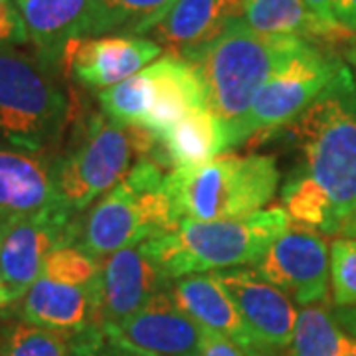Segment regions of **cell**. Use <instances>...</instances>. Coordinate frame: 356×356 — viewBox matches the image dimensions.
Instances as JSON below:
<instances>
[{
	"mask_svg": "<svg viewBox=\"0 0 356 356\" xmlns=\"http://www.w3.org/2000/svg\"><path fill=\"white\" fill-rule=\"evenodd\" d=\"M281 198L285 212L295 224L323 234H339L327 194L305 175L291 172L283 184Z\"/></svg>",
	"mask_w": 356,
	"mask_h": 356,
	"instance_id": "484cf974",
	"label": "cell"
},
{
	"mask_svg": "<svg viewBox=\"0 0 356 356\" xmlns=\"http://www.w3.org/2000/svg\"><path fill=\"white\" fill-rule=\"evenodd\" d=\"M163 56V48L147 36L113 34L83 38L70 46L62 70L89 89H107L139 74Z\"/></svg>",
	"mask_w": 356,
	"mask_h": 356,
	"instance_id": "4fadbf2b",
	"label": "cell"
},
{
	"mask_svg": "<svg viewBox=\"0 0 356 356\" xmlns=\"http://www.w3.org/2000/svg\"><path fill=\"white\" fill-rule=\"evenodd\" d=\"M245 0H175L165 18L145 36L180 60H188L243 20Z\"/></svg>",
	"mask_w": 356,
	"mask_h": 356,
	"instance_id": "5bb4252c",
	"label": "cell"
},
{
	"mask_svg": "<svg viewBox=\"0 0 356 356\" xmlns=\"http://www.w3.org/2000/svg\"><path fill=\"white\" fill-rule=\"evenodd\" d=\"M280 180L273 156L222 153L204 165L172 168L165 177V191L178 224L240 220L261 212Z\"/></svg>",
	"mask_w": 356,
	"mask_h": 356,
	"instance_id": "5b68a950",
	"label": "cell"
},
{
	"mask_svg": "<svg viewBox=\"0 0 356 356\" xmlns=\"http://www.w3.org/2000/svg\"><path fill=\"white\" fill-rule=\"evenodd\" d=\"M156 137L145 127H125L103 113H93L76 131L64 156L54 163L56 204L70 216L127 177L133 159H154Z\"/></svg>",
	"mask_w": 356,
	"mask_h": 356,
	"instance_id": "8992f818",
	"label": "cell"
},
{
	"mask_svg": "<svg viewBox=\"0 0 356 356\" xmlns=\"http://www.w3.org/2000/svg\"><path fill=\"white\" fill-rule=\"evenodd\" d=\"M175 0H89L88 38L145 36L170 10Z\"/></svg>",
	"mask_w": 356,
	"mask_h": 356,
	"instance_id": "603a6c76",
	"label": "cell"
},
{
	"mask_svg": "<svg viewBox=\"0 0 356 356\" xmlns=\"http://www.w3.org/2000/svg\"><path fill=\"white\" fill-rule=\"evenodd\" d=\"M20 299V318L26 323L70 334L103 329L99 280L72 285L40 275Z\"/></svg>",
	"mask_w": 356,
	"mask_h": 356,
	"instance_id": "9a60e30c",
	"label": "cell"
},
{
	"mask_svg": "<svg viewBox=\"0 0 356 356\" xmlns=\"http://www.w3.org/2000/svg\"><path fill=\"white\" fill-rule=\"evenodd\" d=\"M13 295L8 293V289H0V307L8 305V303H13Z\"/></svg>",
	"mask_w": 356,
	"mask_h": 356,
	"instance_id": "8d00e7d4",
	"label": "cell"
},
{
	"mask_svg": "<svg viewBox=\"0 0 356 356\" xmlns=\"http://www.w3.org/2000/svg\"><path fill=\"white\" fill-rule=\"evenodd\" d=\"M200 356H254L252 353L243 350L242 346L232 343L229 339L216 334V332L206 331L202 343V353Z\"/></svg>",
	"mask_w": 356,
	"mask_h": 356,
	"instance_id": "1f68e13d",
	"label": "cell"
},
{
	"mask_svg": "<svg viewBox=\"0 0 356 356\" xmlns=\"http://www.w3.org/2000/svg\"><path fill=\"white\" fill-rule=\"evenodd\" d=\"M0 356H74V334L26 321L0 329Z\"/></svg>",
	"mask_w": 356,
	"mask_h": 356,
	"instance_id": "4316f807",
	"label": "cell"
},
{
	"mask_svg": "<svg viewBox=\"0 0 356 356\" xmlns=\"http://www.w3.org/2000/svg\"><path fill=\"white\" fill-rule=\"evenodd\" d=\"M228 131L206 105L192 109L165 133L156 135L154 163L180 168L204 165L228 151Z\"/></svg>",
	"mask_w": 356,
	"mask_h": 356,
	"instance_id": "ffe728a7",
	"label": "cell"
},
{
	"mask_svg": "<svg viewBox=\"0 0 356 356\" xmlns=\"http://www.w3.org/2000/svg\"><path fill=\"white\" fill-rule=\"evenodd\" d=\"M339 234L344 236V238H353V240H356V206L355 210H353V214L346 218V222L343 224V228H341Z\"/></svg>",
	"mask_w": 356,
	"mask_h": 356,
	"instance_id": "d590c367",
	"label": "cell"
},
{
	"mask_svg": "<svg viewBox=\"0 0 356 356\" xmlns=\"http://www.w3.org/2000/svg\"><path fill=\"white\" fill-rule=\"evenodd\" d=\"M348 62L355 65V81H356V58H348Z\"/></svg>",
	"mask_w": 356,
	"mask_h": 356,
	"instance_id": "60d3db41",
	"label": "cell"
},
{
	"mask_svg": "<svg viewBox=\"0 0 356 356\" xmlns=\"http://www.w3.org/2000/svg\"><path fill=\"white\" fill-rule=\"evenodd\" d=\"M305 44L297 36L261 34L240 20L184 60L200 77L206 107L228 131V145L255 93Z\"/></svg>",
	"mask_w": 356,
	"mask_h": 356,
	"instance_id": "7a4b0ae2",
	"label": "cell"
},
{
	"mask_svg": "<svg viewBox=\"0 0 356 356\" xmlns=\"http://www.w3.org/2000/svg\"><path fill=\"white\" fill-rule=\"evenodd\" d=\"M99 266L103 325L135 315L170 283L165 271L145 252L143 243L103 257Z\"/></svg>",
	"mask_w": 356,
	"mask_h": 356,
	"instance_id": "2e32d148",
	"label": "cell"
},
{
	"mask_svg": "<svg viewBox=\"0 0 356 356\" xmlns=\"http://www.w3.org/2000/svg\"><path fill=\"white\" fill-rule=\"evenodd\" d=\"M332 14H334L337 24L356 34V0H334Z\"/></svg>",
	"mask_w": 356,
	"mask_h": 356,
	"instance_id": "d6a6232c",
	"label": "cell"
},
{
	"mask_svg": "<svg viewBox=\"0 0 356 356\" xmlns=\"http://www.w3.org/2000/svg\"><path fill=\"white\" fill-rule=\"evenodd\" d=\"M0 289H6V285H4V275H2V267H0Z\"/></svg>",
	"mask_w": 356,
	"mask_h": 356,
	"instance_id": "f35d334b",
	"label": "cell"
},
{
	"mask_svg": "<svg viewBox=\"0 0 356 356\" xmlns=\"http://www.w3.org/2000/svg\"><path fill=\"white\" fill-rule=\"evenodd\" d=\"M346 58H356V46L353 48V50H348V54H346Z\"/></svg>",
	"mask_w": 356,
	"mask_h": 356,
	"instance_id": "ab89813d",
	"label": "cell"
},
{
	"mask_svg": "<svg viewBox=\"0 0 356 356\" xmlns=\"http://www.w3.org/2000/svg\"><path fill=\"white\" fill-rule=\"evenodd\" d=\"M70 119L58 70L13 46H0V143L50 153Z\"/></svg>",
	"mask_w": 356,
	"mask_h": 356,
	"instance_id": "52a82bcc",
	"label": "cell"
},
{
	"mask_svg": "<svg viewBox=\"0 0 356 356\" xmlns=\"http://www.w3.org/2000/svg\"><path fill=\"white\" fill-rule=\"evenodd\" d=\"M337 323L353 341H356V307H337L332 311Z\"/></svg>",
	"mask_w": 356,
	"mask_h": 356,
	"instance_id": "e575fe53",
	"label": "cell"
},
{
	"mask_svg": "<svg viewBox=\"0 0 356 356\" xmlns=\"http://www.w3.org/2000/svg\"><path fill=\"white\" fill-rule=\"evenodd\" d=\"M28 32L16 0H0V46L26 44Z\"/></svg>",
	"mask_w": 356,
	"mask_h": 356,
	"instance_id": "f546056e",
	"label": "cell"
},
{
	"mask_svg": "<svg viewBox=\"0 0 356 356\" xmlns=\"http://www.w3.org/2000/svg\"><path fill=\"white\" fill-rule=\"evenodd\" d=\"M102 331L109 343L139 356H200L206 334L175 303L168 287L156 293L135 315L107 323Z\"/></svg>",
	"mask_w": 356,
	"mask_h": 356,
	"instance_id": "30bf717a",
	"label": "cell"
},
{
	"mask_svg": "<svg viewBox=\"0 0 356 356\" xmlns=\"http://www.w3.org/2000/svg\"><path fill=\"white\" fill-rule=\"evenodd\" d=\"M254 271L299 305L327 303L331 248L315 229L291 226L255 261Z\"/></svg>",
	"mask_w": 356,
	"mask_h": 356,
	"instance_id": "9c48e42d",
	"label": "cell"
},
{
	"mask_svg": "<svg viewBox=\"0 0 356 356\" xmlns=\"http://www.w3.org/2000/svg\"><path fill=\"white\" fill-rule=\"evenodd\" d=\"M243 20L250 28L273 36H297L311 44L353 40V32L323 24L303 0H245Z\"/></svg>",
	"mask_w": 356,
	"mask_h": 356,
	"instance_id": "7402d4cb",
	"label": "cell"
},
{
	"mask_svg": "<svg viewBox=\"0 0 356 356\" xmlns=\"http://www.w3.org/2000/svg\"><path fill=\"white\" fill-rule=\"evenodd\" d=\"M303 153L299 175L327 194L339 232L356 206V81L343 65L287 127Z\"/></svg>",
	"mask_w": 356,
	"mask_h": 356,
	"instance_id": "6da1fadb",
	"label": "cell"
},
{
	"mask_svg": "<svg viewBox=\"0 0 356 356\" xmlns=\"http://www.w3.org/2000/svg\"><path fill=\"white\" fill-rule=\"evenodd\" d=\"M343 356H356V341H353V343H350V346L346 348V353H344Z\"/></svg>",
	"mask_w": 356,
	"mask_h": 356,
	"instance_id": "74e56055",
	"label": "cell"
},
{
	"mask_svg": "<svg viewBox=\"0 0 356 356\" xmlns=\"http://www.w3.org/2000/svg\"><path fill=\"white\" fill-rule=\"evenodd\" d=\"M36 56L62 70L70 46L88 38L89 0H16Z\"/></svg>",
	"mask_w": 356,
	"mask_h": 356,
	"instance_id": "ac0fdd59",
	"label": "cell"
},
{
	"mask_svg": "<svg viewBox=\"0 0 356 356\" xmlns=\"http://www.w3.org/2000/svg\"><path fill=\"white\" fill-rule=\"evenodd\" d=\"M343 65L339 58L307 42L255 93L248 113L232 135L229 147L234 149L254 135H273L287 127L317 99Z\"/></svg>",
	"mask_w": 356,
	"mask_h": 356,
	"instance_id": "ba28073f",
	"label": "cell"
},
{
	"mask_svg": "<svg viewBox=\"0 0 356 356\" xmlns=\"http://www.w3.org/2000/svg\"><path fill=\"white\" fill-rule=\"evenodd\" d=\"M331 289L337 307H356V240L331 243Z\"/></svg>",
	"mask_w": 356,
	"mask_h": 356,
	"instance_id": "f1b7e54d",
	"label": "cell"
},
{
	"mask_svg": "<svg viewBox=\"0 0 356 356\" xmlns=\"http://www.w3.org/2000/svg\"><path fill=\"white\" fill-rule=\"evenodd\" d=\"M291 226L285 208L261 210L240 220H186L175 232L143 242V248L172 281L194 273L254 266L273 240Z\"/></svg>",
	"mask_w": 356,
	"mask_h": 356,
	"instance_id": "277c9868",
	"label": "cell"
},
{
	"mask_svg": "<svg viewBox=\"0 0 356 356\" xmlns=\"http://www.w3.org/2000/svg\"><path fill=\"white\" fill-rule=\"evenodd\" d=\"M168 291L186 315L204 331L216 332L255 355L254 341L238 307L212 273H194L170 281Z\"/></svg>",
	"mask_w": 356,
	"mask_h": 356,
	"instance_id": "d6986e66",
	"label": "cell"
},
{
	"mask_svg": "<svg viewBox=\"0 0 356 356\" xmlns=\"http://www.w3.org/2000/svg\"><path fill=\"white\" fill-rule=\"evenodd\" d=\"M99 259L81 252L76 245H60L51 250L42 267L44 277L72 285H89L99 280Z\"/></svg>",
	"mask_w": 356,
	"mask_h": 356,
	"instance_id": "83f0119b",
	"label": "cell"
},
{
	"mask_svg": "<svg viewBox=\"0 0 356 356\" xmlns=\"http://www.w3.org/2000/svg\"><path fill=\"white\" fill-rule=\"evenodd\" d=\"M151 70L154 79L153 102L143 127L156 137L206 103L200 77L188 62L165 54L154 60Z\"/></svg>",
	"mask_w": 356,
	"mask_h": 356,
	"instance_id": "44dd1931",
	"label": "cell"
},
{
	"mask_svg": "<svg viewBox=\"0 0 356 356\" xmlns=\"http://www.w3.org/2000/svg\"><path fill=\"white\" fill-rule=\"evenodd\" d=\"M153 70L147 65L125 81L99 91L97 99L105 117L125 127H143L153 102Z\"/></svg>",
	"mask_w": 356,
	"mask_h": 356,
	"instance_id": "d4e9b609",
	"label": "cell"
},
{
	"mask_svg": "<svg viewBox=\"0 0 356 356\" xmlns=\"http://www.w3.org/2000/svg\"><path fill=\"white\" fill-rule=\"evenodd\" d=\"M54 159L0 143V224L56 204Z\"/></svg>",
	"mask_w": 356,
	"mask_h": 356,
	"instance_id": "e0dca14e",
	"label": "cell"
},
{
	"mask_svg": "<svg viewBox=\"0 0 356 356\" xmlns=\"http://www.w3.org/2000/svg\"><path fill=\"white\" fill-rule=\"evenodd\" d=\"M74 356H139L109 343L102 329L74 334Z\"/></svg>",
	"mask_w": 356,
	"mask_h": 356,
	"instance_id": "4dcf8cb0",
	"label": "cell"
},
{
	"mask_svg": "<svg viewBox=\"0 0 356 356\" xmlns=\"http://www.w3.org/2000/svg\"><path fill=\"white\" fill-rule=\"evenodd\" d=\"M303 2H305L307 8L315 14L323 24L331 26V28H343L341 24H337L334 14H332V2H334V0H303ZM344 30H346V28H344Z\"/></svg>",
	"mask_w": 356,
	"mask_h": 356,
	"instance_id": "836d02e7",
	"label": "cell"
},
{
	"mask_svg": "<svg viewBox=\"0 0 356 356\" xmlns=\"http://www.w3.org/2000/svg\"><path fill=\"white\" fill-rule=\"evenodd\" d=\"M353 339L341 329L325 303L303 307L297 313L287 356H343Z\"/></svg>",
	"mask_w": 356,
	"mask_h": 356,
	"instance_id": "cb8c5ba5",
	"label": "cell"
},
{
	"mask_svg": "<svg viewBox=\"0 0 356 356\" xmlns=\"http://www.w3.org/2000/svg\"><path fill=\"white\" fill-rule=\"evenodd\" d=\"M161 165L139 159L127 177L93 204L83 218H74L67 245L95 259L178 229L172 204L165 191Z\"/></svg>",
	"mask_w": 356,
	"mask_h": 356,
	"instance_id": "3957f363",
	"label": "cell"
},
{
	"mask_svg": "<svg viewBox=\"0 0 356 356\" xmlns=\"http://www.w3.org/2000/svg\"><path fill=\"white\" fill-rule=\"evenodd\" d=\"M70 216L58 204L0 224V267L4 285L13 299H20L42 275L44 261L51 250L67 245Z\"/></svg>",
	"mask_w": 356,
	"mask_h": 356,
	"instance_id": "8fae6325",
	"label": "cell"
},
{
	"mask_svg": "<svg viewBox=\"0 0 356 356\" xmlns=\"http://www.w3.org/2000/svg\"><path fill=\"white\" fill-rule=\"evenodd\" d=\"M210 273L238 307L252 334L255 355L275 356L285 353L293 341L297 323V309L291 299L261 280L254 269L234 267Z\"/></svg>",
	"mask_w": 356,
	"mask_h": 356,
	"instance_id": "7c38bea8",
	"label": "cell"
}]
</instances>
